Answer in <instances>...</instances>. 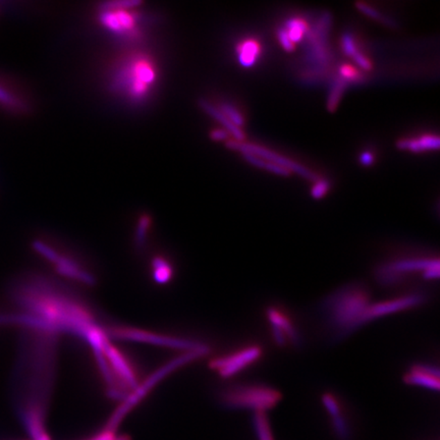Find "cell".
<instances>
[{
	"mask_svg": "<svg viewBox=\"0 0 440 440\" xmlns=\"http://www.w3.org/2000/svg\"><path fill=\"white\" fill-rule=\"evenodd\" d=\"M283 29L294 44L302 41L310 32L308 23L300 18H292L286 21Z\"/></svg>",
	"mask_w": 440,
	"mask_h": 440,
	"instance_id": "obj_16",
	"label": "cell"
},
{
	"mask_svg": "<svg viewBox=\"0 0 440 440\" xmlns=\"http://www.w3.org/2000/svg\"><path fill=\"white\" fill-rule=\"evenodd\" d=\"M277 38H279V43L286 51L290 52V51L294 50V44L290 41V37H288V33H286L283 28H279L277 30Z\"/></svg>",
	"mask_w": 440,
	"mask_h": 440,
	"instance_id": "obj_26",
	"label": "cell"
},
{
	"mask_svg": "<svg viewBox=\"0 0 440 440\" xmlns=\"http://www.w3.org/2000/svg\"><path fill=\"white\" fill-rule=\"evenodd\" d=\"M132 10H101L100 23L113 33L129 34L136 27V18Z\"/></svg>",
	"mask_w": 440,
	"mask_h": 440,
	"instance_id": "obj_11",
	"label": "cell"
},
{
	"mask_svg": "<svg viewBox=\"0 0 440 440\" xmlns=\"http://www.w3.org/2000/svg\"><path fill=\"white\" fill-rule=\"evenodd\" d=\"M347 86L348 83L337 77L332 88H331L330 95H328V108L331 112L337 110Z\"/></svg>",
	"mask_w": 440,
	"mask_h": 440,
	"instance_id": "obj_20",
	"label": "cell"
},
{
	"mask_svg": "<svg viewBox=\"0 0 440 440\" xmlns=\"http://www.w3.org/2000/svg\"><path fill=\"white\" fill-rule=\"evenodd\" d=\"M427 294L421 290L407 292V294H399L386 300L373 302L369 305L368 309L365 312L363 318V324H368L374 320L386 316L394 315L401 312L419 308L427 302Z\"/></svg>",
	"mask_w": 440,
	"mask_h": 440,
	"instance_id": "obj_7",
	"label": "cell"
},
{
	"mask_svg": "<svg viewBox=\"0 0 440 440\" xmlns=\"http://www.w3.org/2000/svg\"><path fill=\"white\" fill-rule=\"evenodd\" d=\"M117 435H115V432H112V431L106 430L104 429L101 432L96 434L95 437H92L88 440H114Z\"/></svg>",
	"mask_w": 440,
	"mask_h": 440,
	"instance_id": "obj_30",
	"label": "cell"
},
{
	"mask_svg": "<svg viewBox=\"0 0 440 440\" xmlns=\"http://www.w3.org/2000/svg\"><path fill=\"white\" fill-rule=\"evenodd\" d=\"M142 4L141 1L137 0H123V1L104 2L100 4V10H136L138 6Z\"/></svg>",
	"mask_w": 440,
	"mask_h": 440,
	"instance_id": "obj_22",
	"label": "cell"
},
{
	"mask_svg": "<svg viewBox=\"0 0 440 440\" xmlns=\"http://www.w3.org/2000/svg\"><path fill=\"white\" fill-rule=\"evenodd\" d=\"M119 84L123 85L132 97H144L156 81L155 66L145 59H132L121 68L119 76Z\"/></svg>",
	"mask_w": 440,
	"mask_h": 440,
	"instance_id": "obj_6",
	"label": "cell"
},
{
	"mask_svg": "<svg viewBox=\"0 0 440 440\" xmlns=\"http://www.w3.org/2000/svg\"><path fill=\"white\" fill-rule=\"evenodd\" d=\"M253 424L258 440H274L266 413H254Z\"/></svg>",
	"mask_w": 440,
	"mask_h": 440,
	"instance_id": "obj_18",
	"label": "cell"
},
{
	"mask_svg": "<svg viewBox=\"0 0 440 440\" xmlns=\"http://www.w3.org/2000/svg\"><path fill=\"white\" fill-rule=\"evenodd\" d=\"M219 110L230 119V123H234L236 127L242 128L243 123H245V119H243L242 113L238 110V108H234L232 103L228 102H223L220 104Z\"/></svg>",
	"mask_w": 440,
	"mask_h": 440,
	"instance_id": "obj_21",
	"label": "cell"
},
{
	"mask_svg": "<svg viewBox=\"0 0 440 440\" xmlns=\"http://www.w3.org/2000/svg\"><path fill=\"white\" fill-rule=\"evenodd\" d=\"M356 6L357 8L362 12V14H366V16L369 17V18L373 19V20L383 23V25L388 26V27L390 28L397 27V23L394 22L392 19L384 16V14L378 12L376 8H372V6H369V4L365 3V2H357Z\"/></svg>",
	"mask_w": 440,
	"mask_h": 440,
	"instance_id": "obj_19",
	"label": "cell"
},
{
	"mask_svg": "<svg viewBox=\"0 0 440 440\" xmlns=\"http://www.w3.org/2000/svg\"><path fill=\"white\" fill-rule=\"evenodd\" d=\"M263 356L264 349L260 343H248L236 351L213 359L210 367L220 377L228 379L253 366Z\"/></svg>",
	"mask_w": 440,
	"mask_h": 440,
	"instance_id": "obj_5",
	"label": "cell"
},
{
	"mask_svg": "<svg viewBox=\"0 0 440 440\" xmlns=\"http://www.w3.org/2000/svg\"><path fill=\"white\" fill-rule=\"evenodd\" d=\"M228 136H230V134L224 129L214 130V131L210 132L211 140L217 141V142L228 141Z\"/></svg>",
	"mask_w": 440,
	"mask_h": 440,
	"instance_id": "obj_28",
	"label": "cell"
},
{
	"mask_svg": "<svg viewBox=\"0 0 440 440\" xmlns=\"http://www.w3.org/2000/svg\"><path fill=\"white\" fill-rule=\"evenodd\" d=\"M330 183L326 179H318L311 189L312 198L316 199V200L323 198L330 191Z\"/></svg>",
	"mask_w": 440,
	"mask_h": 440,
	"instance_id": "obj_24",
	"label": "cell"
},
{
	"mask_svg": "<svg viewBox=\"0 0 440 440\" xmlns=\"http://www.w3.org/2000/svg\"><path fill=\"white\" fill-rule=\"evenodd\" d=\"M374 279L380 286L392 288L411 277H421L426 281H437L440 275L439 256L431 254H409L388 258L373 269Z\"/></svg>",
	"mask_w": 440,
	"mask_h": 440,
	"instance_id": "obj_2",
	"label": "cell"
},
{
	"mask_svg": "<svg viewBox=\"0 0 440 440\" xmlns=\"http://www.w3.org/2000/svg\"><path fill=\"white\" fill-rule=\"evenodd\" d=\"M154 277L158 281L163 283L168 279L170 274V269L168 265L164 263L163 260L157 259L154 262Z\"/></svg>",
	"mask_w": 440,
	"mask_h": 440,
	"instance_id": "obj_25",
	"label": "cell"
},
{
	"mask_svg": "<svg viewBox=\"0 0 440 440\" xmlns=\"http://www.w3.org/2000/svg\"><path fill=\"white\" fill-rule=\"evenodd\" d=\"M374 155H373L372 153L369 152V151H365V152L361 153L360 162L362 166H372V164L374 163Z\"/></svg>",
	"mask_w": 440,
	"mask_h": 440,
	"instance_id": "obj_29",
	"label": "cell"
},
{
	"mask_svg": "<svg viewBox=\"0 0 440 440\" xmlns=\"http://www.w3.org/2000/svg\"><path fill=\"white\" fill-rule=\"evenodd\" d=\"M371 303L368 288L354 281L326 294L320 303V315L331 337L341 339L364 326L363 318Z\"/></svg>",
	"mask_w": 440,
	"mask_h": 440,
	"instance_id": "obj_1",
	"label": "cell"
},
{
	"mask_svg": "<svg viewBox=\"0 0 440 440\" xmlns=\"http://www.w3.org/2000/svg\"><path fill=\"white\" fill-rule=\"evenodd\" d=\"M114 440H131V439H130L129 437L123 435V437H115Z\"/></svg>",
	"mask_w": 440,
	"mask_h": 440,
	"instance_id": "obj_31",
	"label": "cell"
},
{
	"mask_svg": "<svg viewBox=\"0 0 440 440\" xmlns=\"http://www.w3.org/2000/svg\"><path fill=\"white\" fill-rule=\"evenodd\" d=\"M149 219L147 217H142L139 222L138 232H137V239L138 242L145 240V236H146L147 230L149 228Z\"/></svg>",
	"mask_w": 440,
	"mask_h": 440,
	"instance_id": "obj_27",
	"label": "cell"
},
{
	"mask_svg": "<svg viewBox=\"0 0 440 440\" xmlns=\"http://www.w3.org/2000/svg\"><path fill=\"white\" fill-rule=\"evenodd\" d=\"M281 399L283 394L277 388L261 382L232 384L220 394V401L226 408L252 410L254 413H266Z\"/></svg>",
	"mask_w": 440,
	"mask_h": 440,
	"instance_id": "obj_3",
	"label": "cell"
},
{
	"mask_svg": "<svg viewBox=\"0 0 440 440\" xmlns=\"http://www.w3.org/2000/svg\"><path fill=\"white\" fill-rule=\"evenodd\" d=\"M439 137L435 134H423L417 138L401 139L397 143V147L399 150L414 153L437 151L439 150Z\"/></svg>",
	"mask_w": 440,
	"mask_h": 440,
	"instance_id": "obj_12",
	"label": "cell"
},
{
	"mask_svg": "<svg viewBox=\"0 0 440 440\" xmlns=\"http://www.w3.org/2000/svg\"><path fill=\"white\" fill-rule=\"evenodd\" d=\"M330 23L331 17L328 14H324L320 18L315 30L307 35L309 36L310 41H311L308 47V59L310 63L313 65L323 66L328 63V52L326 43H328Z\"/></svg>",
	"mask_w": 440,
	"mask_h": 440,
	"instance_id": "obj_9",
	"label": "cell"
},
{
	"mask_svg": "<svg viewBox=\"0 0 440 440\" xmlns=\"http://www.w3.org/2000/svg\"><path fill=\"white\" fill-rule=\"evenodd\" d=\"M261 44L255 39H245L237 46L238 61L243 68L256 65L261 55Z\"/></svg>",
	"mask_w": 440,
	"mask_h": 440,
	"instance_id": "obj_14",
	"label": "cell"
},
{
	"mask_svg": "<svg viewBox=\"0 0 440 440\" xmlns=\"http://www.w3.org/2000/svg\"><path fill=\"white\" fill-rule=\"evenodd\" d=\"M243 156L246 161L249 162L252 166H256V168H262V170H267V172H271V174L281 177H288L290 174V172H288L286 168H281V166H277V164L272 163V162L262 159V158L258 157V156L248 154V153H243Z\"/></svg>",
	"mask_w": 440,
	"mask_h": 440,
	"instance_id": "obj_17",
	"label": "cell"
},
{
	"mask_svg": "<svg viewBox=\"0 0 440 440\" xmlns=\"http://www.w3.org/2000/svg\"><path fill=\"white\" fill-rule=\"evenodd\" d=\"M226 146L230 149H232V150L240 151L242 154H243V153H248V154L258 156V157L262 158V159L272 162V163L277 164V166L286 168L288 172H296L299 176L305 177V179H309V181H316L319 179L317 174H314V172L310 170L309 168H307L306 166H302V164L298 163V162L294 161V160L290 159V158L285 157V156L279 154V153L274 152V151L270 150V149L259 146V145L252 144V143L239 142V141L236 140H228L226 141Z\"/></svg>",
	"mask_w": 440,
	"mask_h": 440,
	"instance_id": "obj_8",
	"label": "cell"
},
{
	"mask_svg": "<svg viewBox=\"0 0 440 440\" xmlns=\"http://www.w3.org/2000/svg\"><path fill=\"white\" fill-rule=\"evenodd\" d=\"M339 78L349 84V83L359 82L362 79L360 72L357 68L350 65H341L339 68Z\"/></svg>",
	"mask_w": 440,
	"mask_h": 440,
	"instance_id": "obj_23",
	"label": "cell"
},
{
	"mask_svg": "<svg viewBox=\"0 0 440 440\" xmlns=\"http://www.w3.org/2000/svg\"><path fill=\"white\" fill-rule=\"evenodd\" d=\"M265 318L275 345L279 348H297L302 345L300 328L286 309L270 305L265 310Z\"/></svg>",
	"mask_w": 440,
	"mask_h": 440,
	"instance_id": "obj_4",
	"label": "cell"
},
{
	"mask_svg": "<svg viewBox=\"0 0 440 440\" xmlns=\"http://www.w3.org/2000/svg\"><path fill=\"white\" fill-rule=\"evenodd\" d=\"M403 381L408 386L437 392L440 388L439 369L428 363H414L403 373Z\"/></svg>",
	"mask_w": 440,
	"mask_h": 440,
	"instance_id": "obj_10",
	"label": "cell"
},
{
	"mask_svg": "<svg viewBox=\"0 0 440 440\" xmlns=\"http://www.w3.org/2000/svg\"><path fill=\"white\" fill-rule=\"evenodd\" d=\"M199 106H200V108H202L207 114L210 115L215 121H219L220 125L223 127V129L226 130L228 134L234 137V140L239 141V142H243L246 136L242 129L236 127L234 123H230V119H228L214 104L210 103V102L207 101V100L202 99L199 102Z\"/></svg>",
	"mask_w": 440,
	"mask_h": 440,
	"instance_id": "obj_13",
	"label": "cell"
},
{
	"mask_svg": "<svg viewBox=\"0 0 440 440\" xmlns=\"http://www.w3.org/2000/svg\"><path fill=\"white\" fill-rule=\"evenodd\" d=\"M341 47H343L345 54L351 57L359 68L364 70H372V63L364 53L361 52L360 49L357 46L356 39L352 34H343V38H341Z\"/></svg>",
	"mask_w": 440,
	"mask_h": 440,
	"instance_id": "obj_15",
	"label": "cell"
}]
</instances>
